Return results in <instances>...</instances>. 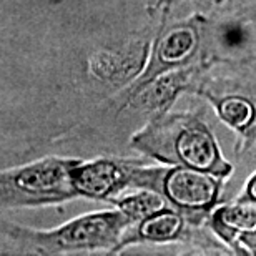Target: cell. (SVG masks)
<instances>
[{"instance_id": "3957f363", "label": "cell", "mask_w": 256, "mask_h": 256, "mask_svg": "<svg viewBox=\"0 0 256 256\" xmlns=\"http://www.w3.org/2000/svg\"><path fill=\"white\" fill-rule=\"evenodd\" d=\"M78 162L47 156L0 172V210L45 206L78 198L72 183V170Z\"/></svg>"}, {"instance_id": "7a4b0ae2", "label": "cell", "mask_w": 256, "mask_h": 256, "mask_svg": "<svg viewBox=\"0 0 256 256\" xmlns=\"http://www.w3.org/2000/svg\"><path fill=\"white\" fill-rule=\"evenodd\" d=\"M132 226L130 218L118 208L88 213L70 220L54 230H32L0 218V236L17 244L24 253L64 254L110 250L115 252L124 233Z\"/></svg>"}, {"instance_id": "6da1fadb", "label": "cell", "mask_w": 256, "mask_h": 256, "mask_svg": "<svg viewBox=\"0 0 256 256\" xmlns=\"http://www.w3.org/2000/svg\"><path fill=\"white\" fill-rule=\"evenodd\" d=\"M130 146L160 163L203 170L224 180L233 173L212 128L190 112L156 115L132 136Z\"/></svg>"}, {"instance_id": "8fae6325", "label": "cell", "mask_w": 256, "mask_h": 256, "mask_svg": "<svg viewBox=\"0 0 256 256\" xmlns=\"http://www.w3.org/2000/svg\"><path fill=\"white\" fill-rule=\"evenodd\" d=\"M110 203H114L122 213H125L130 218L132 224L150 216L158 210L168 206L160 194L153 190H148V188H138V192L135 193H126L122 196L112 198Z\"/></svg>"}, {"instance_id": "52a82bcc", "label": "cell", "mask_w": 256, "mask_h": 256, "mask_svg": "<svg viewBox=\"0 0 256 256\" xmlns=\"http://www.w3.org/2000/svg\"><path fill=\"white\" fill-rule=\"evenodd\" d=\"M208 223L233 253L244 256L256 253V200L242 194L238 202L214 208Z\"/></svg>"}, {"instance_id": "ba28073f", "label": "cell", "mask_w": 256, "mask_h": 256, "mask_svg": "<svg viewBox=\"0 0 256 256\" xmlns=\"http://www.w3.org/2000/svg\"><path fill=\"white\" fill-rule=\"evenodd\" d=\"M190 222L172 206H165L150 216L133 223L124 233V236L116 244L115 252H120L128 244L135 243H175L188 242L193 233L190 230Z\"/></svg>"}, {"instance_id": "4fadbf2b", "label": "cell", "mask_w": 256, "mask_h": 256, "mask_svg": "<svg viewBox=\"0 0 256 256\" xmlns=\"http://www.w3.org/2000/svg\"><path fill=\"white\" fill-rule=\"evenodd\" d=\"M168 2H170V0H168Z\"/></svg>"}, {"instance_id": "7c38bea8", "label": "cell", "mask_w": 256, "mask_h": 256, "mask_svg": "<svg viewBox=\"0 0 256 256\" xmlns=\"http://www.w3.org/2000/svg\"><path fill=\"white\" fill-rule=\"evenodd\" d=\"M214 2H216V4H220V2H223V0H214Z\"/></svg>"}, {"instance_id": "9c48e42d", "label": "cell", "mask_w": 256, "mask_h": 256, "mask_svg": "<svg viewBox=\"0 0 256 256\" xmlns=\"http://www.w3.org/2000/svg\"><path fill=\"white\" fill-rule=\"evenodd\" d=\"M200 68H176L153 76L142 84L138 88L128 92L125 105L135 106L138 110L166 112L182 92L192 88V80L196 78Z\"/></svg>"}, {"instance_id": "277c9868", "label": "cell", "mask_w": 256, "mask_h": 256, "mask_svg": "<svg viewBox=\"0 0 256 256\" xmlns=\"http://www.w3.org/2000/svg\"><path fill=\"white\" fill-rule=\"evenodd\" d=\"M223 182L224 178L188 166L142 165L138 188L156 192L168 206L182 213L192 224H200L222 203Z\"/></svg>"}, {"instance_id": "30bf717a", "label": "cell", "mask_w": 256, "mask_h": 256, "mask_svg": "<svg viewBox=\"0 0 256 256\" xmlns=\"http://www.w3.org/2000/svg\"><path fill=\"white\" fill-rule=\"evenodd\" d=\"M200 94L204 95L212 102L214 110H216L218 116L230 128L242 133L243 136H253L254 133V120H256V110L253 100H250L248 96L240 95V94H230L216 96L210 92L200 90Z\"/></svg>"}, {"instance_id": "8992f818", "label": "cell", "mask_w": 256, "mask_h": 256, "mask_svg": "<svg viewBox=\"0 0 256 256\" xmlns=\"http://www.w3.org/2000/svg\"><path fill=\"white\" fill-rule=\"evenodd\" d=\"M202 48V27L198 18H188L172 25H162L155 40L152 58L146 70L128 92L138 88L153 76L192 65Z\"/></svg>"}, {"instance_id": "5b68a950", "label": "cell", "mask_w": 256, "mask_h": 256, "mask_svg": "<svg viewBox=\"0 0 256 256\" xmlns=\"http://www.w3.org/2000/svg\"><path fill=\"white\" fill-rule=\"evenodd\" d=\"M140 168L142 163L116 158L80 160L72 170V183L76 196L110 202L126 188H138Z\"/></svg>"}]
</instances>
